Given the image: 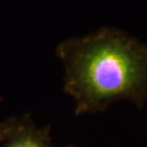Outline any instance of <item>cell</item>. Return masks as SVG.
I'll return each mask as SVG.
<instances>
[{"label": "cell", "instance_id": "1", "mask_svg": "<svg viewBox=\"0 0 147 147\" xmlns=\"http://www.w3.org/2000/svg\"><path fill=\"white\" fill-rule=\"evenodd\" d=\"M63 89L75 115L105 111L119 100L143 108L147 100V45L113 27L71 38L57 48Z\"/></svg>", "mask_w": 147, "mask_h": 147}, {"label": "cell", "instance_id": "2", "mask_svg": "<svg viewBox=\"0 0 147 147\" xmlns=\"http://www.w3.org/2000/svg\"><path fill=\"white\" fill-rule=\"evenodd\" d=\"M0 147H58L49 129L37 126L30 116L12 117L0 123ZM73 147V146H65Z\"/></svg>", "mask_w": 147, "mask_h": 147}]
</instances>
